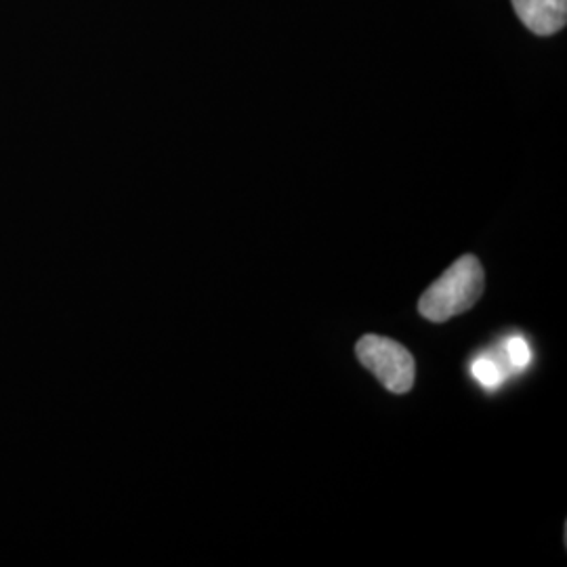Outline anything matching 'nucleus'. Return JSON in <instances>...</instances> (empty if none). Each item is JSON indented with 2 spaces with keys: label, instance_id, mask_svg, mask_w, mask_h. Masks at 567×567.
<instances>
[{
  "label": "nucleus",
  "instance_id": "4",
  "mask_svg": "<svg viewBox=\"0 0 567 567\" xmlns=\"http://www.w3.org/2000/svg\"><path fill=\"white\" fill-rule=\"evenodd\" d=\"M473 377L482 383V385L487 386V389H494V386L501 385V381H503V370H501V365L496 364L494 360H489V358H482V360H477L475 364H473Z\"/></svg>",
  "mask_w": 567,
  "mask_h": 567
},
{
  "label": "nucleus",
  "instance_id": "2",
  "mask_svg": "<svg viewBox=\"0 0 567 567\" xmlns=\"http://www.w3.org/2000/svg\"><path fill=\"white\" fill-rule=\"evenodd\" d=\"M355 353L386 391L404 395L414 386L416 364L404 344L379 334H365L355 344Z\"/></svg>",
  "mask_w": 567,
  "mask_h": 567
},
{
  "label": "nucleus",
  "instance_id": "3",
  "mask_svg": "<svg viewBox=\"0 0 567 567\" xmlns=\"http://www.w3.org/2000/svg\"><path fill=\"white\" fill-rule=\"evenodd\" d=\"M522 23L538 37H550L566 28L567 0H513Z\"/></svg>",
  "mask_w": 567,
  "mask_h": 567
},
{
  "label": "nucleus",
  "instance_id": "5",
  "mask_svg": "<svg viewBox=\"0 0 567 567\" xmlns=\"http://www.w3.org/2000/svg\"><path fill=\"white\" fill-rule=\"evenodd\" d=\"M505 351H507L508 364L513 368H526L529 364V358H532V351L527 347L524 339L515 337V339H508L505 344Z\"/></svg>",
  "mask_w": 567,
  "mask_h": 567
},
{
  "label": "nucleus",
  "instance_id": "1",
  "mask_svg": "<svg viewBox=\"0 0 567 567\" xmlns=\"http://www.w3.org/2000/svg\"><path fill=\"white\" fill-rule=\"evenodd\" d=\"M486 288V274L477 257L465 255L431 284L419 301V313L435 324L461 316L477 303Z\"/></svg>",
  "mask_w": 567,
  "mask_h": 567
}]
</instances>
